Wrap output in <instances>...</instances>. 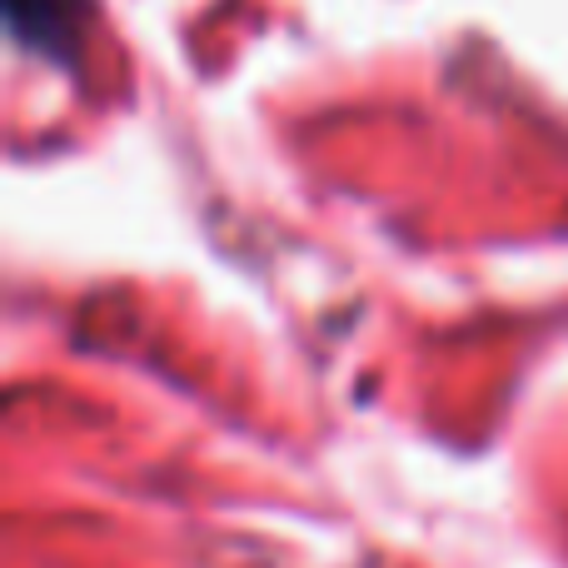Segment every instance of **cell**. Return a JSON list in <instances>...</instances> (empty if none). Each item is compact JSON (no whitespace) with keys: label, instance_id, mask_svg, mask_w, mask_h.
<instances>
[{"label":"cell","instance_id":"obj_1","mask_svg":"<svg viewBox=\"0 0 568 568\" xmlns=\"http://www.w3.org/2000/svg\"><path fill=\"white\" fill-rule=\"evenodd\" d=\"M10 6V30L36 50H60L75 40L80 0H6Z\"/></svg>","mask_w":568,"mask_h":568}]
</instances>
